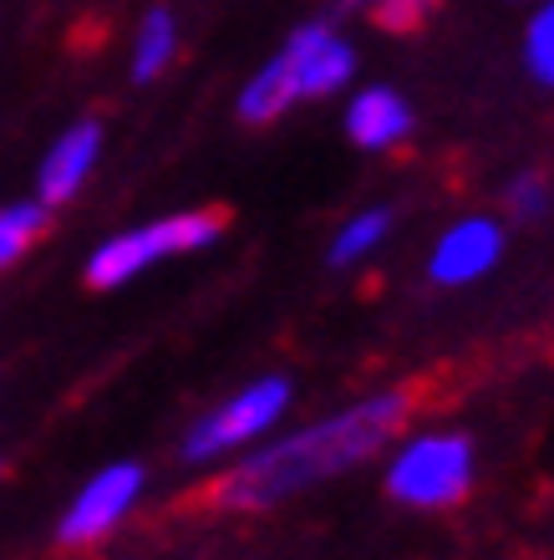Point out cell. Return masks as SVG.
<instances>
[{"label": "cell", "instance_id": "obj_1", "mask_svg": "<svg viewBox=\"0 0 554 560\" xmlns=\"http://www.w3.org/2000/svg\"><path fill=\"white\" fill-rule=\"evenodd\" d=\"M408 413H412L408 387H381V393L356 398L341 413L310 418V423L291 428L280 439L255 443L249 454L234 458L220 474V485L209 489V500L220 510H239V515L275 510V504L326 485L335 474H351L356 464L381 454L408 428Z\"/></svg>", "mask_w": 554, "mask_h": 560}, {"label": "cell", "instance_id": "obj_2", "mask_svg": "<svg viewBox=\"0 0 554 560\" xmlns=\"http://www.w3.org/2000/svg\"><path fill=\"white\" fill-rule=\"evenodd\" d=\"M473 479H479L473 439L452 433V428H423V433L392 443L387 474H381L387 494L408 510H452L458 500H468Z\"/></svg>", "mask_w": 554, "mask_h": 560}, {"label": "cell", "instance_id": "obj_3", "mask_svg": "<svg viewBox=\"0 0 554 560\" xmlns=\"http://www.w3.org/2000/svg\"><path fill=\"white\" fill-rule=\"evenodd\" d=\"M220 230L224 220L209 214V209H178V214H163V220H143L132 230H117V235H107L87 255V285L117 291V285H128V280L148 276L153 266H163V260L209 250L220 240Z\"/></svg>", "mask_w": 554, "mask_h": 560}, {"label": "cell", "instance_id": "obj_4", "mask_svg": "<svg viewBox=\"0 0 554 560\" xmlns=\"http://www.w3.org/2000/svg\"><path fill=\"white\" fill-rule=\"evenodd\" d=\"M291 377H280V372L249 377L224 402H214L204 418H193V428L184 433V458L189 464H214V458L249 454L255 443L275 439L280 418L291 413Z\"/></svg>", "mask_w": 554, "mask_h": 560}, {"label": "cell", "instance_id": "obj_5", "mask_svg": "<svg viewBox=\"0 0 554 560\" xmlns=\"http://www.w3.org/2000/svg\"><path fill=\"white\" fill-rule=\"evenodd\" d=\"M143 485H148V474H143V464H132V458L97 469L87 485L72 494V504L61 510V520H57V546L87 550V546H97V540H107V535H113L117 525H122V520L138 510V500H143Z\"/></svg>", "mask_w": 554, "mask_h": 560}, {"label": "cell", "instance_id": "obj_6", "mask_svg": "<svg viewBox=\"0 0 554 560\" xmlns=\"http://www.w3.org/2000/svg\"><path fill=\"white\" fill-rule=\"evenodd\" d=\"M280 72L291 82L295 103H316V97H331L356 77V51L335 26L326 21H310L291 36V42L275 51Z\"/></svg>", "mask_w": 554, "mask_h": 560}, {"label": "cell", "instance_id": "obj_7", "mask_svg": "<svg viewBox=\"0 0 554 560\" xmlns=\"http://www.w3.org/2000/svg\"><path fill=\"white\" fill-rule=\"evenodd\" d=\"M504 260V224L494 214H463L452 220L433 250H427V276L438 285H473Z\"/></svg>", "mask_w": 554, "mask_h": 560}, {"label": "cell", "instance_id": "obj_8", "mask_svg": "<svg viewBox=\"0 0 554 560\" xmlns=\"http://www.w3.org/2000/svg\"><path fill=\"white\" fill-rule=\"evenodd\" d=\"M97 159H103V128L97 122H72L67 133H57V143L46 148L42 168H36V205H67V199H76L82 194V184L92 178V168H97Z\"/></svg>", "mask_w": 554, "mask_h": 560}, {"label": "cell", "instance_id": "obj_9", "mask_svg": "<svg viewBox=\"0 0 554 560\" xmlns=\"http://www.w3.org/2000/svg\"><path fill=\"white\" fill-rule=\"evenodd\" d=\"M341 122H346V138L362 153H392V148H402L412 138L417 118H412V103L397 88H362L351 92Z\"/></svg>", "mask_w": 554, "mask_h": 560}, {"label": "cell", "instance_id": "obj_10", "mask_svg": "<svg viewBox=\"0 0 554 560\" xmlns=\"http://www.w3.org/2000/svg\"><path fill=\"white\" fill-rule=\"evenodd\" d=\"M387 240H392V209H381V205L356 209V214L341 220V230L331 235L326 260H331L335 270H351V266H362V260H372Z\"/></svg>", "mask_w": 554, "mask_h": 560}, {"label": "cell", "instance_id": "obj_11", "mask_svg": "<svg viewBox=\"0 0 554 560\" xmlns=\"http://www.w3.org/2000/svg\"><path fill=\"white\" fill-rule=\"evenodd\" d=\"M174 57H178V21H174V11H148L143 21H138V31H132V51H128V61H132V77L138 82H153V77H163L168 67H174Z\"/></svg>", "mask_w": 554, "mask_h": 560}, {"label": "cell", "instance_id": "obj_12", "mask_svg": "<svg viewBox=\"0 0 554 560\" xmlns=\"http://www.w3.org/2000/svg\"><path fill=\"white\" fill-rule=\"evenodd\" d=\"M291 107H295V92H291V82H285V72H280V61L270 57L260 72L245 82V92H239V118L275 122L280 113H291Z\"/></svg>", "mask_w": 554, "mask_h": 560}, {"label": "cell", "instance_id": "obj_13", "mask_svg": "<svg viewBox=\"0 0 554 560\" xmlns=\"http://www.w3.org/2000/svg\"><path fill=\"white\" fill-rule=\"evenodd\" d=\"M42 230H46V205H36V199L0 205V270L15 266L42 240Z\"/></svg>", "mask_w": 554, "mask_h": 560}, {"label": "cell", "instance_id": "obj_14", "mask_svg": "<svg viewBox=\"0 0 554 560\" xmlns=\"http://www.w3.org/2000/svg\"><path fill=\"white\" fill-rule=\"evenodd\" d=\"M524 67L534 82L554 88V0H534V15L524 26Z\"/></svg>", "mask_w": 554, "mask_h": 560}, {"label": "cell", "instance_id": "obj_15", "mask_svg": "<svg viewBox=\"0 0 554 560\" xmlns=\"http://www.w3.org/2000/svg\"><path fill=\"white\" fill-rule=\"evenodd\" d=\"M504 209H509L514 220H540L544 209H550V184H544V174H514L509 189H504Z\"/></svg>", "mask_w": 554, "mask_h": 560}, {"label": "cell", "instance_id": "obj_16", "mask_svg": "<svg viewBox=\"0 0 554 560\" xmlns=\"http://www.w3.org/2000/svg\"><path fill=\"white\" fill-rule=\"evenodd\" d=\"M433 11H438V0H377L366 15L387 31H417L433 21Z\"/></svg>", "mask_w": 554, "mask_h": 560}, {"label": "cell", "instance_id": "obj_17", "mask_svg": "<svg viewBox=\"0 0 554 560\" xmlns=\"http://www.w3.org/2000/svg\"><path fill=\"white\" fill-rule=\"evenodd\" d=\"M351 11H372V5H377V0H346Z\"/></svg>", "mask_w": 554, "mask_h": 560}]
</instances>
